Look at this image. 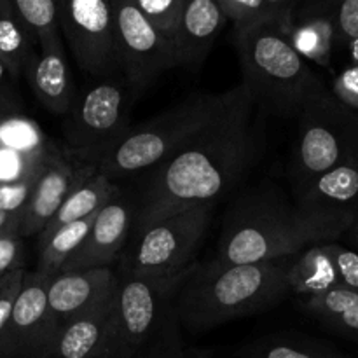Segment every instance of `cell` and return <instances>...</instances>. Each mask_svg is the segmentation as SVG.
I'll return each mask as SVG.
<instances>
[{
  "label": "cell",
  "mask_w": 358,
  "mask_h": 358,
  "mask_svg": "<svg viewBox=\"0 0 358 358\" xmlns=\"http://www.w3.org/2000/svg\"><path fill=\"white\" fill-rule=\"evenodd\" d=\"M226 114L145 173L135 206V234L150 224L212 206L240 187L262 154L264 126L247 86Z\"/></svg>",
  "instance_id": "cell-1"
},
{
  "label": "cell",
  "mask_w": 358,
  "mask_h": 358,
  "mask_svg": "<svg viewBox=\"0 0 358 358\" xmlns=\"http://www.w3.org/2000/svg\"><path fill=\"white\" fill-rule=\"evenodd\" d=\"M358 210H311L292 205L275 187H257L227 212L217 259L226 264H255L301 254L336 241L352 231Z\"/></svg>",
  "instance_id": "cell-2"
},
{
  "label": "cell",
  "mask_w": 358,
  "mask_h": 358,
  "mask_svg": "<svg viewBox=\"0 0 358 358\" xmlns=\"http://www.w3.org/2000/svg\"><path fill=\"white\" fill-rule=\"evenodd\" d=\"M292 257L255 264H196L175 297L177 318L192 332L261 313L292 294Z\"/></svg>",
  "instance_id": "cell-3"
},
{
  "label": "cell",
  "mask_w": 358,
  "mask_h": 358,
  "mask_svg": "<svg viewBox=\"0 0 358 358\" xmlns=\"http://www.w3.org/2000/svg\"><path fill=\"white\" fill-rule=\"evenodd\" d=\"M243 83L262 114L297 115L329 93L308 59L294 48L285 28L261 21L236 30Z\"/></svg>",
  "instance_id": "cell-4"
},
{
  "label": "cell",
  "mask_w": 358,
  "mask_h": 358,
  "mask_svg": "<svg viewBox=\"0 0 358 358\" xmlns=\"http://www.w3.org/2000/svg\"><path fill=\"white\" fill-rule=\"evenodd\" d=\"M243 86L227 93L192 94L156 117L131 126L117 145L100 161L98 173L115 182L150 171L208 128L238 100Z\"/></svg>",
  "instance_id": "cell-5"
},
{
  "label": "cell",
  "mask_w": 358,
  "mask_h": 358,
  "mask_svg": "<svg viewBox=\"0 0 358 358\" xmlns=\"http://www.w3.org/2000/svg\"><path fill=\"white\" fill-rule=\"evenodd\" d=\"M110 358H140L150 348L168 346L178 324L175 297L187 276L152 278L119 268Z\"/></svg>",
  "instance_id": "cell-6"
},
{
  "label": "cell",
  "mask_w": 358,
  "mask_h": 358,
  "mask_svg": "<svg viewBox=\"0 0 358 358\" xmlns=\"http://www.w3.org/2000/svg\"><path fill=\"white\" fill-rule=\"evenodd\" d=\"M131 100L135 98L124 77L94 79L77 91L63 122L66 154L77 163L98 168L131 128Z\"/></svg>",
  "instance_id": "cell-7"
},
{
  "label": "cell",
  "mask_w": 358,
  "mask_h": 358,
  "mask_svg": "<svg viewBox=\"0 0 358 358\" xmlns=\"http://www.w3.org/2000/svg\"><path fill=\"white\" fill-rule=\"evenodd\" d=\"M341 164H358V108L329 91L301 112L292 178L301 191L318 175Z\"/></svg>",
  "instance_id": "cell-8"
},
{
  "label": "cell",
  "mask_w": 358,
  "mask_h": 358,
  "mask_svg": "<svg viewBox=\"0 0 358 358\" xmlns=\"http://www.w3.org/2000/svg\"><path fill=\"white\" fill-rule=\"evenodd\" d=\"M210 222L212 206H199L150 224L124 248L119 268L152 278L187 276Z\"/></svg>",
  "instance_id": "cell-9"
},
{
  "label": "cell",
  "mask_w": 358,
  "mask_h": 358,
  "mask_svg": "<svg viewBox=\"0 0 358 358\" xmlns=\"http://www.w3.org/2000/svg\"><path fill=\"white\" fill-rule=\"evenodd\" d=\"M119 66L133 98H138L157 77L178 66L173 38L159 30L136 0H112Z\"/></svg>",
  "instance_id": "cell-10"
},
{
  "label": "cell",
  "mask_w": 358,
  "mask_h": 358,
  "mask_svg": "<svg viewBox=\"0 0 358 358\" xmlns=\"http://www.w3.org/2000/svg\"><path fill=\"white\" fill-rule=\"evenodd\" d=\"M59 30L84 73L93 79L121 73L112 0H62Z\"/></svg>",
  "instance_id": "cell-11"
},
{
  "label": "cell",
  "mask_w": 358,
  "mask_h": 358,
  "mask_svg": "<svg viewBox=\"0 0 358 358\" xmlns=\"http://www.w3.org/2000/svg\"><path fill=\"white\" fill-rule=\"evenodd\" d=\"M49 276L27 271L13 315L0 331V358H51L56 331L48 315Z\"/></svg>",
  "instance_id": "cell-12"
},
{
  "label": "cell",
  "mask_w": 358,
  "mask_h": 358,
  "mask_svg": "<svg viewBox=\"0 0 358 358\" xmlns=\"http://www.w3.org/2000/svg\"><path fill=\"white\" fill-rule=\"evenodd\" d=\"M98 173V168L77 163L58 147H49L30 199L21 212V236H38L70 192Z\"/></svg>",
  "instance_id": "cell-13"
},
{
  "label": "cell",
  "mask_w": 358,
  "mask_h": 358,
  "mask_svg": "<svg viewBox=\"0 0 358 358\" xmlns=\"http://www.w3.org/2000/svg\"><path fill=\"white\" fill-rule=\"evenodd\" d=\"M135 208L119 192L94 217L86 240L73 252L59 273L114 268L131 234Z\"/></svg>",
  "instance_id": "cell-14"
},
{
  "label": "cell",
  "mask_w": 358,
  "mask_h": 358,
  "mask_svg": "<svg viewBox=\"0 0 358 358\" xmlns=\"http://www.w3.org/2000/svg\"><path fill=\"white\" fill-rule=\"evenodd\" d=\"M114 268L58 273L49 280L48 315L56 336L65 324L96 306L115 285Z\"/></svg>",
  "instance_id": "cell-15"
},
{
  "label": "cell",
  "mask_w": 358,
  "mask_h": 358,
  "mask_svg": "<svg viewBox=\"0 0 358 358\" xmlns=\"http://www.w3.org/2000/svg\"><path fill=\"white\" fill-rule=\"evenodd\" d=\"M114 322L115 285L96 306L59 329L51 358H110Z\"/></svg>",
  "instance_id": "cell-16"
},
{
  "label": "cell",
  "mask_w": 358,
  "mask_h": 358,
  "mask_svg": "<svg viewBox=\"0 0 358 358\" xmlns=\"http://www.w3.org/2000/svg\"><path fill=\"white\" fill-rule=\"evenodd\" d=\"M24 76L37 100L56 115H66L76 101L77 90L63 49L62 37L52 35L38 42V51Z\"/></svg>",
  "instance_id": "cell-17"
},
{
  "label": "cell",
  "mask_w": 358,
  "mask_h": 358,
  "mask_svg": "<svg viewBox=\"0 0 358 358\" xmlns=\"http://www.w3.org/2000/svg\"><path fill=\"white\" fill-rule=\"evenodd\" d=\"M227 20L219 0H185L173 35L178 65L198 69L212 51Z\"/></svg>",
  "instance_id": "cell-18"
},
{
  "label": "cell",
  "mask_w": 358,
  "mask_h": 358,
  "mask_svg": "<svg viewBox=\"0 0 358 358\" xmlns=\"http://www.w3.org/2000/svg\"><path fill=\"white\" fill-rule=\"evenodd\" d=\"M119 192H121L119 185L115 184V182H112L110 178L105 177V175L96 173L91 178H87L86 182L77 185V187L70 192V196L63 201V205L59 206V210L56 212V215L52 217L51 222H49L48 226L44 227V231L38 234V245L44 243L48 238H51L52 234L58 229H62L63 226H69V224L77 222V220L96 215V213L100 212L114 196H117Z\"/></svg>",
  "instance_id": "cell-19"
},
{
  "label": "cell",
  "mask_w": 358,
  "mask_h": 358,
  "mask_svg": "<svg viewBox=\"0 0 358 358\" xmlns=\"http://www.w3.org/2000/svg\"><path fill=\"white\" fill-rule=\"evenodd\" d=\"M358 164H341L318 175L299 191V205L311 210H357Z\"/></svg>",
  "instance_id": "cell-20"
},
{
  "label": "cell",
  "mask_w": 358,
  "mask_h": 358,
  "mask_svg": "<svg viewBox=\"0 0 358 358\" xmlns=\"http://www.w3.org/2000/svg\"><path fill=\"white\" fill-rule=\"evenodd\" d=\"M35 45H38L37 38L23 23L10 0H0V62L10 76L17 77L27 72L37 55Z\"/></svg>",
  "instance_id": "cell-21"
},
{
  "label": "cell",
  "mask_w": 358,
  "mask_h": 358,
  "mask_svg": "<svg viewBox=\"0 0 358 358\" xmlns=\"http://www.w3.org/2000/svg\"><path fill=\"white\" fill-rule=\"evenodd\" d=\"M289 37L294 48L310 62L329 69L332 58V45H334L336 30L331 20V14L324 7H315L313 13L292 21Z\"/></svg>",
  "instance_id": "cell-22"
},
{
  "label": "cell",
  "mask_w": 358,
  "mask_h": 358,
  "mask_svg": "<svg viewBox=\"0 0 358 358\" xmlns=\"http://www.w3.org/2000/svg\"><path fill=\"white\" fill-rule=\"evenodd\" d=\"M303 304L325 325L358 341V294L338 287L318 296L304 297Z\"/></svg>",
  "instance_id": "cell-23"
},
{
  "label": "cell",
  "mask_w": 358,
  "mask_h": 358,
  "mask_svg": "<svg viewBox=\"0 0 358 358\" xmlns=\"http://www.w3.org/2000/svg\"><path fill=\"white\" fill-rule=\"evenodd\" d=\"M94 217L96 215H91L87 219L63 226L51 238H48L44 243L38 245L37 271L49 276V278L58 275L63 266H65V262L72 257L73 252L86 240L87 233H90L91 226L94 222Z\"/></svg>",
  "instance_id": "cell-24"
},
{
  "label": "cell",
  "mask_w": 358,
  "mask_h": 358,
  "mask_svg": "<svg viewBox=\"0 0 358 358\" xmlns=\"http://www.w3.org/2000/svg\"><path fill=\"white\" fill-rule=\"evenodd\" d=\"M250 358H345L322 343L297 336H271L247 348Z\"/></svg>",
  "instance_id": "cell-25"
},
{
  "label": "cell",
  "mask_w": 358,
  "mask_h": 358,
  "mask_svg": "<svg viewBox=\"0 0 358 358\" xmlns=\"http://www.w3.org/2000/svg\"><path fill=\"white\" fill-rule=\"evenodd\" d=\"M10 3L37 42L59 34L62 0H10Z\"/></svg>",
  "instance_id": "cell-26"
},
{
  "label": "cell",
  "mask_w": 358,
  "mask_h": 358,
  "mask_svg": "<svg viewBox=\"0 0 358 358\" xmlns=\"http://www.w3.org/2000/svg\"><path fill=\"white\" fill-rule=\"evenodd\" d=\"M325 248L331 257L338 287L358 294V252L350 250L336 241L325 243Z\"/></svg>",
  "instance_id": "cell-27"
},
{
  "label": "cell",
  "mask_w": 358,
  "mask_h": 358,
  "mask_svg": "<svg viewBox=\"0 0 358 358\" xmlns=\"http://www.w3.org/2000/svg\"><path fill=\"white\" fill-rule=\"evenodd\" d=\"M324 9L331 14L336 38L348 44L358 41V0H329Z\"/></svg>",
  "instance_id": "cell-28"
},
{
  "label": "cell",
  "mask_w": 358,
  "mask_h": 358,
  "mask_svg": "<svg viewBox=\"0 0 358 358\" xmlns=\"http://www.w3.org/2000/svg\"><path fill=\"white\" fill-rule=\"evenodd\" d=\"M184 2L185 0H136L142 13L170 38H173L177 30Z\"/></svg>",
  "instance_id": "cell-29"
},
{
  "label": "cell",
  "mask_w": 358,
  "mask_h": 358,
  "mask_svg": "<svg viewBox=\"0 0 358 358\" xmlns=\"http://www.w3.org/2000/svg\"><path fill=\"white\" fill-rule=\"evenodd\" d=\"M219 3L236 30L269 20L266 0H219Z\"/></svg>",
  "instance_id": "cell-30"
},
{
  "label": "cell",
  "mask_w": 358,
  "mask_h": 358,
  "mask_svg": "<svg viewBox=\"0 0 358 358\" xmlns=\"http://www.w3.org/2000/svg\"><path fill=\"white\" fill-rule=\"evenodd\" d=\"M24 276H27V269L21 268L0 280V331L6 327L10 315H13L14 304H16L17 296L23 289Z\"/></svg>",
  "instance_id": "cell-31"
},
{
  "label": "cell",
  "mask_w": 358,
  "mask_h": 358,
  "mask_svg": "<svg viewBox=\"0 0 358 358\" xmlns=\"http://www.w3.org/2000/svg\"><path fill=\"white\" fill-rule=\"evenodd\" d=\"M21 268H24L23 236L17 233L0 234V280Z\"/></svg>",
  "instance_id": "cell-32"
},
{
  "label": "cell",
  "mask_w": 358,
  "mask_h": 358,
  "mask_svg": "<svg viewBox=\"0 0 358 358\" xmlns=\"http://www.w3.org/2000/svg\"><path fill=\"white\" fill-rule=\"evenodd\" d=\"M332 94L348 107L358 108V65L348 66L336 77Z\"/></svg>",
  "instance_id": "cell-33"
},
{
  "label": "cell",
  "mask_w": 358,
  "mask_h": 358,
  "mask_svg": "<svg viewBox=\"0 0 358 358\" xmlns=\"http://www.w3.org/2000/svg\"><path fill=\"white\" fill-rule=\"evenodd\" d=\"M299 2L301 0H266L269 20L282 24L287 34H289L294 21V10H296Z\"/></svg>",
  "instance_id": "cell-34"
},
{
  "label": "cell",
  "mask_w": 358,
  "mask_h": 358,
  "mask_svg": "<svg viewBox=\"0 0 358 358\" xmlns=\"http://www.w3.org/2000/svg\"><path fill=\"white\" fill-rule=\"evenodd\" d=\"M21 215L20 213H9L0 208V234H20Z\"/></svg>",
  "instance_id": "cell-35"
},
{
  "label": "cell",
  "mask_w": 358,
  "mask_h": 358,
  "mask_svg": "<svg viewBox=\"0 0 358 358\" xmlns=\"http://www.w3.org/2000/svg\"><path fill=\"white\" fill-rule=\"evenodd\" d=\"M350 45H352V55H353V59H355V65H358V41Z\"/></svg>",
  "instance_id": "cell-36"
},
{
  "label": "cell",
  "mask_w": 358,
  "mask_h": 358,
  "mask_svg": "<svg viewBox=\"0 0 358 358\" xmlns=\"http://www.w3.org/2000/svg\"><path fill=\"white\" fill-rule=\"evenodd\" d=\"M350 236L352 238H358V217H357V220H355V224H353V227H352V231H350Z\"/></svg>",
  "instance_id": "cell-37"
},
{
  "label": "cell",
  "mask_w": 358,
  "mask_h": 358,
  "mask_svg": "<svg viewBox=\"0 0 358 358\" xmlns=\"http://www.w3.org/2000/svg\"><path fill=\"white\" fill-rule=\"evenodd\" d=\"M191 358H208L205 355V353H199V355H194V357H191Z\"/></svg>",
  "instance_id": "cell-38"
},
{
  "label": "cell",
  "mask_w": 358,
  "mask_h": 358,
  "mask_svg": "<svg viewBox=\"0 0 358 358\" xmlns=\"http://www.w3.org/2000/svg\"><path fill=\"white\" fill-rule=\"evenodd\" d=\"M3 124V117H2V107H0V126Z\"/></svg>",
  "instance_id": "cell-39"
},
{
  "label": "cell",
  "mask_w": 358,
  "mask_h": 358,
  "mask_svg": "<svg viewBox=\"0 0 358 358\" xmlns=\"http://www.w3.org/2000/svg\"><path fill=\"white\" fill-rule=\"evenodd\" d=\"M352 240H353V243H355L357 247H358V238H352Z\"/></svg>",
  "instance_id": "cell-40"
}]
</instances>
